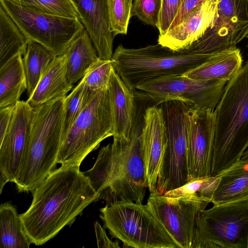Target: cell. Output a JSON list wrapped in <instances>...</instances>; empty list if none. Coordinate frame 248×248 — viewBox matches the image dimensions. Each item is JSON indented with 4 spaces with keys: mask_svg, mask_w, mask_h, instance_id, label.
Masks as SVG:
<instances>
[{
    "mask_svg": "<svg viewBox=\"0 0 248 248\" xmlns=\"http://www.w3.org/2000/svg\"><path fill=\"white\" fill-rule=\"evenodd\" d=\"M162 0H135L132 16L137 17L144 23L157 27Z\"/></svg>",
    "mask_w": 248,
    "mask_h": 248,
    "instance_id": "obj_33",
    "label": "cell"
},
{
    "mask_svg": "<svg viewBox=\"0 0 248 248\" xmlns=\"http://www.w3.org/2000/svg\"><path fill=\"white\" fill-rule=\"evenodd\" d=\"M141 141L148 188L157 191V181L167 144V133L164 112L160 105L146 107L143 112Z\"/></svg>",
    "mask_w": 248,
    "mask_h": 248,
    "instance_id": "obj_16",
    "label": "cell"
},
{
    "mask_svg": "<svg viewBox=\"0 0 248 248\" xmlns=\"http://www.w3.org/2000/svg\"><path fill=\"white\" fill-rule=\"evenodd\" d=\"M99 58L111 60L115 35L111 30L108 0H71Z\"/></svg>",
    "mask_w": 248,
    "mask_h": 248,
    "instance_id": "obj_18",
    "label": "cell"
},
{
    "mask_svg": "<svg viewBox=\"0 0 248 248\" xmlns=\"http://www.w3.org/2000/svg\"><path fill=\"white\" fill-rule=\"evenodd\" d=\"M65 98L32 108L29 144L14 183L18 192L34 191L55 169L60 151Z\"/></svg>",
    "mask_w": 248,
    "mask_h": 248,
    "instance_id": "obj_4",
    "label": "cell"
},
{
    "mask_svg": "<svg viewBox=\"0 0 248 248\" xmlns=\"http://www.w3.org/2000/svg\"><path fill=\"white\" fill-rule=\"evenodd\" d=\"M104 227L125 248L180 247L146 205L133 202L107 203L100 209Z\"/></svg>",
    "mask_w": 248,
    "mask_h": 248,
    "instance_id": "obj_7",
    "label": "cell"
},
{
    "mask_svg": "<svg viewBox=\"0 0 248 248\" xmlns=\"http://www.w3.org/2000/svg\"><path fill=\"white\" fill-rule=\"evenodd\" d=\"M240 160L248 162V147L243 153Z\"/></svg>",
    "mask_w": 248,
    "mask_h": 248,
    "instance_id": "obj_38",
    "label": "cell"
},
{
    "mask_svg": "<svg viewBox=\"0 0 248 248\" xmlns=\"http://www.w3.org/2000/svg\"><path fill=\"white\" fill-rule=\"evenodd\" d=\"M239 48L232 47L212 53L204 63L184 75L200 80L230 81L242 67Z\"/></svg>",
    "mask_w": 248,
    "mask_h": 248,
    "instance_id": "obj_21",
    "label": "cell"
},
{
    "mask_svg": "<svg viewBox=\"0 0 248 248\" xmlns=\"http://www.w3.org/2000/svg\"><path fill=\"white\" fill-rule=\"evenodd\" d=\"M0 5L28 40L41 44L55 56L64 54L71 43L85 29L78 18L40 12L12 0H0Z\"/></svg>",
    "mask_w": 248,
    "mask_h": 248,
    "instance_id": "obj_10",
    "label": "cell"
},
{
    "mask_svg": "<svg viewBox=\"0 0 248 248\" xmlns=\"http://www.w3.org/2000/svg\"><path fill=\"white\" fill-rule=\"evenodd\" d=\"M216 126L211 109L192 107L187 142L189 181L210 176Z\"/></svg>",
    "mask_w": 248,
    "mask_h": 248,
    "instance_id": "obj_15",
    "label": "cell"
},
{
    "mask_svg": "<svg viewBox=\"0 0 248 248\" xmlns=\"http://www.w3.org/2000/svg\"><path fill=\"white\" fill-rule=\"evenodd\" d=\"M228 82L200 80L184 75L160 78L139 86L154 104L180 101L201 109H214L220 101Z\"/></svg>",
    "mask_w": 248,
    "mask_h": 248,
    "instance_id": "obj_11",
    "label": "cell"
},
{
    "mask_svg": "<svg viewBox=\"0 0 248 248\" xmlns=\"http://www.w3.org/2000/svg\"><path fill=\"white\" fill-rule=\"evenodd\" d=\"M218 176L219 181L211 202L214 205L248 199V162L240 160Z\"/></svg>",
    "mask_w": 248,
    "mask_h": 248,
    "instance_id": "obj_22",
    "label": "cell"
},
{
    "mask_svg": "<svg viewBox=\"0 0 248 248\" xmlns=\"http://www.w3.org/2000/svg\"><path fill=\"white\" fill-rule=\"evenodd\" d=\"M160 105L166 122L167 144L156 192L163 195L189 181L187 142L194 105L180 101H167Z\"/></svg>",
    "mask_w": 248,
    "mask_h": 248,
    "instance_id": "obj_9",
    "label": "cell"
},
{
    "mask_svg": "<svg viewBox=\"0 0 248 248\" xmlns=\"http://www.w3.org/2000/svg\"><path fill=\"white\" fill-rule=\"evenodd\" d=\"M191 248H248V199L202 211Z\"/></svg>",
    "mask_w": 248,
    "mask_h": 248,
    "instance_id": "obj_8",
    "label": "cell"
},
{
    "mask_svg": "<svg viewBox=\"0 0 248 248\" xmlns=\"http://www.w3.org/2000/svg\"><path fill=\"white\" fill-rule=\"evenodd\" d=\"M146 206L180 248H191L198 216L207 204L185 197L150 193Z\"/></svg>",
    "mask_w": 248,
    "mask_h": 248,
    "instance_id": "obj_13",
    "label": "cell"
},
{
    "mask_svg": "<svg viewBox=\"0 0 248 248\" xmlns=\"http://www.w3.org/2000/svg\"><path fill=\"white\" fill-rule=\"evenodd\" d=\"M143 113L138 112L130 138H113L99 151L93 167L84 172L107 203L123 201L142 203L147 178L141 141Z\"/></svg>",
    "mask_w": 248,
    "mask_h": 248,
    "instance_id": "obj_2",
    "label": "cell"
},
{
    "mask_svg": "<svg viewBox=\"0 0 248 248\" xmlns=\"http://www.w3.org/2000/svg\"><path fill=\"white\" fill-rule=\"evenodd\" d=\"M113 135L109 92L107 88L91 90L80 114L62 139L57 163L79 167L101 142Z\"/></svg>",
    "mask_w": 248,
    "mask_h": 248,
    "instance_id": "obj_6",
    "label": "cell"
},
{
    "mask_svg": "<svg viewBox=\"0 0 248 248\" xmlns=\"http://www.w3.org/2000/svg\"><path fill=\"white\" fill-rule=\"evenodd\" d=\"M22 59L18 54L0 68V108L16 104L27 90Z\"/></svg>",
    "mask_w": 248,
    "mask_h": 248,
    "instance_id": "obj_24",
    "label": "cell"
},
{
    "mask_svg": "<svg viewBox=\"0 0 248 248\" xmlns=\"http://www.w3.org/2000/svg\"><path fill=\"white\" fill-rule=\"evenodd\" d=\"M28 40L0 5V68L16 55L24 56Z\"/></svg>",
    "mask_w": 248,
    "mask_h": 248,
    "instance_id": "obj_26",
    "label": "cell"
},
{
    "mask_svg": "<svg viewBox=\"0 0 248 248\" xmlns=\"http://www.w3.org/2000/svg\"><path fill=\"white\" fill-rule=\"evenodd\" d=\"M31 244L16 207L9 202L1 203L0 206V247L28 248Z\"/></svg>",
    "mask_w": 248,
    "mask_h": 248,
    "instance_id": "obj_25",
    "label": "cell"
},
{
    "mask_svg": "<svg viewBox=\"0 0 248 248\" xmlns=\"http://www.w3.org/2000/svg\"><path fill=\"white\" fill-rule=\"evenodd\" d=\"M64 54L67 78L73 85L83 78L90 66L99 58L85 29L71 43Z\"/></svg>",
    "mask_w": 248,
    "mask_h": 248,
    "instance_id": "obj_23",
    "label": "cell"
},
{
    "mask_svg": "<svg viewBox=\"0 0 248 248\" xmlns=\"http://www.w3.org/2000/svg\"><path fill=\"white\" fill-rule=\"evenodd\" d=\"M219 0H206L194 8L175 27L159 35L157 43L173 51L188 48L215 23Z\"/></svg>",
    "mask_w": 248,
    "mask_h": 248,
    "instance_id": "obj_17",
    "label": "cell"
},
{
    "mask_svg": "<svg viewBox=\"0 0 248 248\" xmlns=\"http://www.w3.org/2000/svg\"><path fill=\"white\" fill-rule=\"evenodd\" d=\"M28 209L20 214L31 244L41 246L53 238L99 195L79 167L62 165L53 170L32 192Z\"/></svg>",
    "mask_w": 248,
    "mask_h": 248,
    "instance_id": "obj_1",
    "label": "cell"
},
{
    "mask_svg": "<svg viewBox=\"0 0 248 248\" xmlns=\"http://www.w3.org/2000/svg\"><path fill=\"white\" fill-rule=\"evenodd\" d=\"M212 54L188 49L173 51L157 43L138 48L117 46L111 61L115 72L132 91L162 77L183 75L204 63Z\"/></svg>",
    "mask_w": 248,
    "mask_h": 248,
    "instance_id": "obj_5",
    "label": "cell"
},
{
    "mask_svg": "<svg viewBox=\"0 0 248 248\" xmlns=\"http://www.w3.org/2000/svg\"><path fill=\"white\" fill-rule=\"evenodd\" d=\"M113 70L111 60L99 58L90 66L82 79L91 90L107 88Z\"/></svg>",
    "mask_w": 248,
    "mask_h": 248,
    "instance_id": "obj_32",
    "label": "cell"
},
{
    "mask_svg": "<svg viewBox=\"0 0 248 248\" xmlns=\"http://www.w3.org/2000/svg\"><path fill=\"white\" fill-rule=\"evenodd\" d=\"M73 87L67 78L64 53L55 56L49 64L27 102L35 108L53 100L65 98Z\"/></svg>",
    "mask_w": 248,
    "mask_h": 248,
    "instance_id": "obj_20",
    "label": "cell"
},
{
    "mask_svg": "<svg viewBox=\"0 0 248 248\" xmlns=\"http://www.w3.org/2000/svg\"><path fill=\"white\" fill-rule=\"evenodd\" d=\"M205 0H182L179 11L169 30L177 25L192 10Z\"/></svg>",
    "mask_w": 248,
    "mask_h": 248,
    "instance_id": "obj_37",
    "label": "cell"
},
{
    "mask_svg": "<svg viewBox=\"0 0 248 248\" xmlns=\"http://www.w3.org/2000/svg\"><path fill=\"white\" fill-rule=\"evenodd\" d=\"M111 30L115 35L126 34L133 0H108Z\"/></svg>",
    "mask_w": 248,
    "mask_h": 248,
    "instance_id": "obj_31",
    "label": "cell"
},
{
    "mask_svg": "<svg viewBox=\"0 0 248 248\" xmlns=\"http://www.w3.org/2000/svg\"><path fill=\"white\" fill-rule=\"evenodd\" d=\"M32 108L26 101L19 100L11 123L0 142V191L9 182L14 183L28 148Z\"/></svg>",
    "mask_w": 248,
    "mask_h": 248,
    "instance_id": "obj_14",
    "label": "cell"
},
{
    "mask_svg": "<svg viewBox=\"0 0 248 248\" xmlns=\"http://www.w3.org/2000/svg\"><path fill=\"white\" fill-rule=\"evenodd\" d=\"M90 89L81 79L64 101V113L62 139L66 134L84 108Z\"/></svg>",
    "mask_w": 248,
    "mask_h": 248,
    "instance_id": "obj_29",
    "label": "cell"
},
{
    "mask_svg": "<svg viewBox=\"0 0 248 248\" xmlns=\"http://www.w3.org/2000/svg\"><path fill=\"white\" fill-rule=\"evenodd\" d=\"M108 89L113 124V137L128 140L138 115L135 91L130 89L114 69Z\"/></svg>",
    "mask_w": 248,
    "mask_h": 248,
    "instance_id": "obj_19",
    "label": "cell"
},
{
    "mask_svg": "<svg viewBox=\"0 0 248 248\" xmlns=\"http://www.w3.org/2000/svg\"><path fill=\"white\" fill-rule=\"evenodd\" d=\"M94 228L97 239L98 248H119V242H113L107 236L105 230L100 225L98 221H96Z\"/></svg>",
    "mask_w": 248,
    "mask_h": 248,
    "instance_id": "obj_36",
    "label": "cell"
},
{
    "mask_svg": "<svg viewBox=\"0 0 248 248\" xmlns=\"http://www.w3.org/2000/svg\"><path fill=\"white\" fill-rule=\"evenodd\" d=\"M215 112L211 176L239 161L248 147V60L227 83Z\"/></svg>",
    "mask_w": 248,
    "mask_h": 248,
    "instance_id": "obj_3",
    "label": "cell"
},
{
    "mask_svg": "<svg viewBox=\"0 0 248 248\" xmlns=\"http://www.w3.org/2000/svg\"><path fill=\"white\" fill-rule=\"evenodd\" d=\"M16 104L0 108V142L3 139L11 123Z\"/></svg>",
    "mask_w": 248,
    "mask_h": 248,
    "instance_id": "obj_35",
    "label": "cell"
},
{
    "mask_svg": "<svg viewBox=\"0 0 248 248\" xmlns=\"http://www.w3.org/2000/svg\"><path fill=\"white\" fill-rule=\"evenodd\" d=\"M182 0H162L158 29L159 35L165 34L170 27L178 13Z\"/></svg>",
    "mask_w": 248,
    "mask_h": 248,
    "instance_id": "obj_34",
    "label": "cell"
},
{
    "mask_svg": "<svg viewBox=\"0 0 248 248\" xmlns=\"http://www.w3.org/2000/svg\"><path fill=\"white\" fill-rule=\"evenodd\" d=\"M34 10L53 15L79 19L71 0H12Z\"/></svg>",
    "mask_w": 248,
    "mask_h": 248,
    "instance_id": "obj_30",
    "label": "cell"
},
{
    "mask_svg": "<svg viewBox=\"0 0 248 248\" xmlns=\"http://www.w3.org/2000/svg\"><path fill=\"white\" fill-rule=\"evenodd\" d=\"M248 35V0H219L218 15L213 26L187 49L212 54L235 47Z\"/></svg>",
    "mask_w": 248,
    "mask_h": 248,
    "instance_id": "obj_12",
    "label": "cell"
},
{
    "mask_svg": "<svg viewBox=\"0 0 248 248\" xmlns=\"http://www.w3.org/2000/svg\"><path fill=\"white\" fill-rule=\"evenodd\" d=\"M27 91L29 97L34 92L44 71L55 57L53 53L41 44L28 40L23 56Z\"/></svg>",
    "mask_w": 248,
    "mask_h": 248,
    "instance_id": "obj_27",
    "label": "cell"
},
{
    "mask_svg": "<svg viewBox=\"0 0 248 248\" xmlns=\"http://www.w3.org/2000/svg\"><path fill=\"white\" fill-rule=\"evenodd\" d=\"M218 176H208L188 181L183 186L163 194L170 197H185L208 204L218 186Z\"/></svg>",
    "mask_w": 248,
    "mask_h": 248,
    "instance_id": "obj_28",
    "label": "cell"
},
{
    "mask_svg": "<svg viewBox=\"0 0 248 248\" xmlns=\"http://www.w3.org/2000/svg\"><path fill=\"white\" fill-rule=\"evenodd\" d=\"M247 38H248V35L247 36Z\"/></svg>",
    "mask_w": 248,
    "mask_h": 248,
    "instance_id": "obj_39",
    "label": "cell"
}]
</instances>
